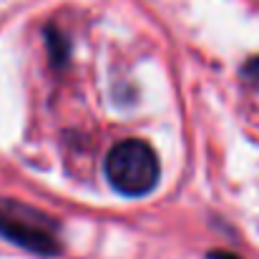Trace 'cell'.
<instances>
[{
  "instance_id": "4",
  "label": "cell",
  "mask_w": 259,
  "mask_h": 259,
  "mask_svg": "<svg viewBox=\"0 0 259 259\" xmlns=\"http://www.w3.org/2000/svg\"><path fill=\"white\" fill-rule=\"evenodd\" d=\"M209 259H242V257L229 254V252H209Z\"/></svg>"
},
{
  "instance_id": "2",
  "label": "cell",
  "mask_w": 259,
  "mask_h": 259,
  "mask_svg": "<svg viewBox=\"0 0 259 259\" xmlns=\"http://www.w3.org/2000/svg\"><path fill=\"white\" fill-rule=\"evenodd\" d=\"M106 179L126 196H144L159 184V156L146 141L126 139L108 151Z\"/></svg>"
},
{
  "instance_id": "3",
  "label": "cell",
  "mask_w": 259,
  "mask_h": 259,
  "mask_svg": "<svg viewBox=\"0 0 259 259\" xmlns=\"http://www.w3.org/2000/svg\"><path fill=\"white\" fill-rule=\"evenodd\" d=\"M244 76H247L249 81L259 83V56L257 58H249V61L244 63Z\"/></svg>"
},
{
  "instance_id": "1",
  "label": "cell",
  "mask_w": 259,
  "mask_h": 259,
  "mask_svg": "<svg viewBox=\"0 0 259 259\" xmlns=\"http://www.w3.org/2000/svg\"><path fill=\"white\" fill-rule=\"evenodd\" d=\"M0 237L40 257H53L61 252L58 227L46 211L3 196H0Z\"/></svg>"
}]
</instances>
